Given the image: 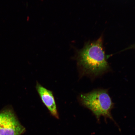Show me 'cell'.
Here are the masks:
<instances>
[{
    "label": "cell",
    "mask_w": 135,
    "mask_h": 135,
    "mask_svg": "<svg viewBox=\"0 0 135 135\" xmlns=\"http://www.w3.org/2000/svg\"><path fill=\"white\" fill-rule=\"evenodd\" d=\"M25 130L12 109L7 108L0 112V135H22Z\"/></svg>",
    "instance_id": "3"
},
{
    "label": "cell",
    "mask_w": 135,
    "mask_h": 135,
    "mask_svg": "<svg viewBox=\"0 0 135 135\" xmlns=\"http://www.w3.org/2000/svg\"><path fill=\"white\" fill-rule=\"evenodd\" d=\"M36 89L40 98L50 113L55 117L59 119V115L56 103L53 93L45 88L37 82Z\"/></svg>",
    "instance_id": "4"
},
{
    "label": "cell",
    "mask_w": 135,
    "mask_h": 135,
    "mask_svg": "<svg viewBox=\"0 0 135 135\" xmlns=\"http://www.w3.org/2000/svg\"><path fill=\"white\" fill-rule=\"evenodd\" d=\"M110 56L105 54L102 36L95 41L86 43L77 55L81 74L95 79L109 72L110 68L108 59Z\"/></svg>",
    "instance_id": "1"
},
{
    "label": "cell",
    "mask_w": 135,
    "mask_h": 135,
    "mask_svg": "<svg viewBox=\"0 0 135 135\" xmlns=\"http://www.w3.org/2000/svg\"><path fill=\"white\" fill-rule=\"evenodd\" d=\"M131 49H135V44L129 47L128 48H127L126 50Z\"/></svg>",
    "instance_id": "5"
},
{
    "label": "cell",
    "mask_w": 135,
    "mask_h": 135,
    "mask_svg": "<svg viewBox=\"0 0 135 135\" xmlns=\"http://www.w3.org/2000/svg\"><path fill=\"white\" fill-rule=\"evenodd\" d=\"M81 104L90 110L98 120L103 116L113 120L111 111L114 106L107 89H98L80 94L79 97Z\"/></svg>",
    "instance_id": "2"
}]
</instances>
